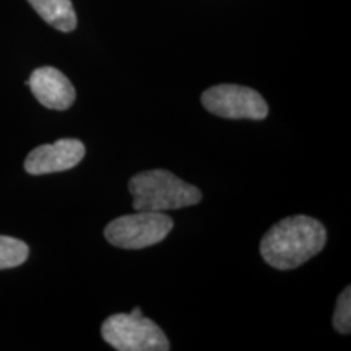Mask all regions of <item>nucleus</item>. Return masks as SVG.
<instances>
[{
	"label": "nucleus",
	"instance_id": "1",
	"mask_svg": "<svg viewBox=\"0 0 351 351\" xmlns=\"http://www.w3.org/2000/svg\"><path fill=\"white\" fill-rule=\"evenodd\" d=\"M327 231L319 219L295 215L282 219L262 238L263 261L278 270H293L322 251Z\"/></svg>",
	"mask_w": 351,
	"mask_h": 351
},
{
	"label": "nucleus",
	"instance_id": "2",
	"mask_svg": "<svg viewBox=\"0 0 351 351\" xmlns=\"http://www.w3.org/2000/svg\"><path fill=\"white\" fill-rule=\"evenodd\" d=\"M134 208L142 212H168L192 207L202 200L199 187L184 182L166 169H152L135 174L129 181Z\"/></svg>",
	"mask_w": 351,
	"mask_h": 351
},
{
	"label": "nucleus",
	"instance_id": "3",
	"mask_svg": "<svg viewBox=\"0 0 351 351\" xmlns=\"http://www.w3.org/2000/svg\"><path fill=\"white\" fill-rule=\"evenodd\" d=\"M104 341L119 351H168L165 332L143 315L114 314L101 326Z\"/></svg>",
	"mask_w": 351,
	"mask_h": 351
},
{
	"label": "nucleus",
	"instance_id": "4",
	"mask_svg": "<svg viewBox=\"0 0 351 351\" xmlns=\"http://www.w3.org/2000/svg\"><path fill=\"white\" fill-rule=\"evenodd\" d=\"M174 221L165 212H142L124 215L112 219L104 230V236L112 245L121 249H145L161 243Z\"/></svg>",
	"mask_w": 351,
	"mask_h": 351
},
{
	"label": "nucleus",
	"instance_id": "5",
	"mask_svg": "<svg viewBox=\"0 0 351 351\" xmlns=\"http://www.w3.org/2000/svg\"><path fill=\"white\" fill-rule=\"evenodd\" d=\"M208 112L226 119L262 121L269 116V104L258 91L241 85H217L202 95Z\"/></svg>",
	"mask_w": 351,
	"mask_h": 351
},
{
	"label": "nucleus",
	"instance_id": "6",
	"mask_svg": "<svg viewBox=\"0 0 351 351\" xmlns=\"http://www.w3.org/2000/svg\"><path fill=\"white\" fill-rule=\"evenodd\" d=\"M85 145L77 138H62L56 143L41 145L26 156L25 169L33 176L60 173L75 168L85 158Z\"/></svg>",
	"mask_w": 351,
	"mask_h": 351
},
{
	"label": "nucleus",
	"instance_id": "7",
	"mask_svg": "<svg viewBox=\"0 0 351 351\" xmlns=\"http://www.w3.org/2000/svg\"><path fill=\"white\" fill-rule=\"evenodd\" d=\"M33 95L44 108L54 111H65L75 103V88L60 70L41 67L32 73L28 80Z\"/></svg>",
	"mask_w": 351,
	"mask_h": 351
},
{
	"label": "nucleus",
	"instance_id": "8",
	"mask_svg": "<svg viewBox=\"0 0 351 351\" xmlns=\"http://www.w3.org/2000/svg\"><path fill=\"white\" fill-rule=\"evenodd\" d=\"M29 5L56 29L70 33L77 28V15L72 0H28Z\"/></svg>",
	"mask_w": 351,
	"mask_h": 351
},
{
	"label": "nucleus",
	"instance_id": "9",
	"mask_svg": "<svg viewBox=\"0 0 351 351\" xmlns=\"http://www.w3.org/2000/svg\"><path fill=\"white\" fill-rule=\"evenodd\" d=\"M29 256V249L23 241L0 236V270L15 269L26 262Z\"/></svg>",
	"mask_w": 351,
	"mask_h": 351
},
{
	"label": "nucleus",
	"instance_id": "10",
	"mask_svg": "<svg viewBox=\"0 0 351 351\" xmlns=\"http://www.w3.org/2000/svg\"><path fill=\"white\" fill-rule=\"evenodd\" d=\"M333 327L343 335H348L351 328V289L346 287L337 301L335 314H333Z\"/></svg>",
	"mask_w": 351,
	"mask_h": 351
},
{
	"label": "nucleus",
	"instance_id": "11",
	"mask_svg": "<svg viewBox=\"0 0 351 351\" xmlns=\"http://www.w3.org/2000/svg\"><path fill=\"white\" fill-rule=\"evenodd\" d=\"M130 314H132V315H142V309H140V307H135V309L132 311Z\"/></svg>",
	"mask_w": 351,
	"mask_h": 351
}]
</instances>
